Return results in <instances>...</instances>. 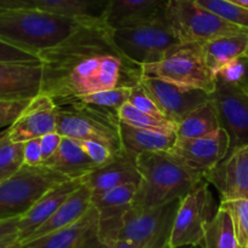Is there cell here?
<instances>
[{"label":"cell","mask_w":248,"mask_h":248,"mask_svg":"<svg viewBox=\"0 0 248 248\" xmlns=\"http://www.w3.org/2000/svg\"><path fill=\"white\" fill-rule=\"evenodd\" d=\"M40 60V93L56 103L115 87H133L143 78L142 67L119 50L104 22L85 27L61 46L41 53Z\"/></svg>","instance_id":"cell-1"},{"label":"cell","mask_w":248,"mask_h":248,"mask_svg":"<svg viewBox=\"0 0 248 248\" xmlns=\"http://www.w3.org/2000/svg\"><path fill=\"white\" fill-rule=\"evenodd\" d=\"M93 23L99 22L39 9L6 11L0 14V40L40 57L43 52L58 47Z\"/></svg>","instance_id":"cell-2"},{"label":"cell","mask_w":248,"mask_h":248,"mask_svg":"<svg viewBox=\"0 0 248 248\" xmlns=\"http://www.w3.org/2000/svg\"><path fill=\"white\" fill-rule=\"evenodd\" d=\"M140 183L132 206L154 210L182 200L203 178L169 152L145 153L137 156Z\"/></svg>","instance_id":"cell-3"},{"label":"cell","mask_w":248,"mask_h":248,"mask_svg":"<svg viewBox=\"0 0 248 248\" xmlns=\"http://www.w3.org/2000/svg\"><path fill=\"white\" fill-rule=\"evenodd\" d=\"M57 104V132L75 140H92L114 154L123 150L118 114L78 101Z\"/></svg>","instance_id":"cell-4"},{"label":"cell","mask_w":248,"mask_h":248,"mask_svg":"<svg viewBox=\"0 0 248 248\" xmlns=\"http://www.w3.org/2000/svg\"><path fill=\"white\" fill-rule=\"evenodd\" d=\"M111 35L119 50L140 67L160 62L183 45L165 12L149 21L111 29Z\"/></svg>","instance_id":"cell-5"},{"label":"cell","mask_w":248,"mask_h":248,"mask_svg":"<svg viewBox=\"0 0 248 248\" xmlns=\"http://www.w3.org/2000/svg\"><path fill=\"white\" fill-rule=\"evenodd\" d=\"M143 75L162 80L188 90H201L211 94L217 77L206 64L201 45L183 44L154 64L142 67Z\"/></svg>","instance_id":"cell-6"},{"label":"cell","mask_w":248,"mask_h":248,"mask_svg":"<svg viewBox=\"0 0 248 248\" xmlns=\"http://www.w3.org/2000/svg\"><path fill=\"white\" fill-rule=\"evenodd\" d=\"M165 16L182 44L203 45L217 36L248 33L202 7L196 0H169Z\"/></svg>","instance_id":"cell-7"},{"label":"cell","mask_w":248,"mask_h":248,"mask_svg":"<svg viewBox=\"0 0 248 248\" xmlns=\"http://www.w3.org/2000/svg\"><path fill=\"white\" fill-rule=\"evenodd\" d=\"M68 181L62 174L44 166L22 169L0 183V220L19 218L57 184Z\"/></svg>","instance_id":"cell-8"},{"label":"cell","mask_w":248,"mask_h":248,"mask_svg":"<svg viewBox=\"0 0 248 248\" xmlns=\"http://www.w3.org/2000/svg\"><path fill=\"white\" fill-rule=\"evenodd\" d=\"M219 210L210 183L205 179L196 184L181 200L174 217L171 248L202 245L206 225Z\"/></svg>","instance_id":"cell-9"},{"label":"cell","mask_w":248,"mask_h":248,"mask_svg":"<svg viewBox=\"0 0 248 248\" xmlns=\"http://www.w3.org/2000/svg\"><path fill=\"white\" fill-rule=\"evenodd\" d=\"M220 128L229 136V153L248 145V86L236 78L220 74L210 94Z\"/></svg>","instance_id":"cell-10"},{"label":"cell","mask_w":248,"mask_h":248,"mask_svg":"<svg viewBox=\"0 0 248 248\" xmlns=\"http://www.w3.org/2000/svg\"><path fill=\"white\" fill-rule=\"evenodd\" d=\"M181 200L154 208L138 210L132 206L125 218L120 239L132 242L135 248H171L174 217Z\"/></svg>","instance_id":"cell-11"},{"label":"cell","mask_w":248,"mask_h":248,"mask_svg":"<svg viewBox=\"0 0 248 248\" xmlns=\"http://www.w3.org/2000/svg\"><path fill=\"white\" fill-rule=\"evenodd\" d=\"M229 147V136L223 128H219L203 137L177 140L169 153L205 178L206 173L225 159Z\"/></svg>","instance_id":"cell-12"},{"label":"cell","mask_w":248,"mask_h":248,"mask_svg":"<svg viewBox=\"0 0 248 248\" xmlns=\"http://www.w3.org/2000/svg\"><path fill=\"white\" fill-rule=\"evenodd\" d=\"M53 132H57V104L47 94L39 93L4 133L10 142L26 143Z\"/></svg>","instance_id":"cell-13"},{"label":"cell","mask_w":248,"mask_h":248,"mask_svg":"<svg viewBox=\"0 0 248 248\" xmlns=\"http://www.w3.org/2000/svg\"><path fill=\"white\" fill-rule=\"evenodd\" d=\"M143 86L152 94L165 118L178 125L186 116L202 104L210 102L211 96L201 90H188L162 80L143 75Z\"/></svg>","instance_id":"cell-14"},{"label":"cell","mask_w":248,"mask_h":248,"mask_svg":"<svg viewBox=\"0 0 248 248\" xmlns=\"http://www.w3.org/2000/svg\"><path fill=\"white\" fill-rule=\"evenodd\" d=\"M205 181L217 189L220 201L248 199V145L228 154Z\"/></svg>","instance_id":"cell-15"},{"label":"cell","mask_w":248,"mask_h":248,"mask_svg":"<svg viewBox=\"0 0 248 248\" xmlns=\"http://www.w3.org/2000/svg\"><path fill=\"white\" fill-rule=\"evenodd\" d=\"M41 82L43 63H0V101L33 99Z\"/></svg>","instance_id":"cell-16"},{"label":"cell","mask_w":248,"mask_h":248,"mask_svg":"<svg viewBox=\"0 0 248 248\" xmlns=\"http://www.w3.org/2000/svg\"><path fill=\"white\" fill-rule=\"evenodd\" d=\"M140 179L137 159L123 149L108 164L97 167L85 176L84 184L94 196L125 184L140 186Z\"/></svg>","instance_id":"cell-17"},{"label":"cell","mask_w":248,"mask_h":248,"mask_svg":"<svg viewBox=\"0 0 248 248\" xmlns=\"http://www.w3.org/2000/svg\"><path fill=\"white\" fill-rule=\"evenodd\" d=\"M84 184V178L68 179L57 184L50 190L46 191L33 207L24 216H22L18 223V240L23 244L56 211L61 205L74 193L77 189Z\"/></svg>","instance_id":"cell-18"},{"label":"cell","mask_w":248,"mask_h":248,"mask_svg":"<svg viewBox=\"0 0 248 248\" xmlns=\"http://www.w3.org/2000/svg\"><path fill=\"white\" fill-rule=\"evenodd\" d=\"M201 48L207 67L218 77L235 67L245 57L248 48V33L217 36L201 45Z\"/></svg>","instance_id":"cell-19"},{"label":"cell","mask_w":248,"mask_h":248,"mask_svg":"<svg viewBox=\"0 0 248 248\" xmlns=\"http://www.w3.org/2000/svg\"><path fill=\"white\" fill-rule=\"evenodd\" d=\"M169 0H108L104 22L111 29L149 21L165 12Z\"/></svg>","instance_id":"cell-20"},{"label":"cell","mask_w":248,"mask_h":248,"mask_svg":"<svg viewBox=\"0 0 248 248\" xmlns=\"http://www.w3.org/2000/svg\"><path fill=\"white\" fill-rule=\"evenodd\" d=\"M92 207V193L85 184H82L79 189L74 191L62 205L58 207V210L31 235L29 239H27L24 244L33 241V240L43 237L50 232H57L63 229L68 225L74 224L79 219H81L85 215Z\"/></svg>","instance_id":"cell-21"},{"label":"cell","mask_w":248,"mask_h":248,"mask_svg":"<svg viewBox=\"0 0 248 248\" xmlns=\"http://www.w3.org/2000/svg\"><path fill=\"white\" fill-rule=\"evenodd\" d=\"M98 232V212L92 206L89 212L75 222L57 232L24 244L26 248H75Z\"/></svg>","instance_id":"cell-22"},{"label":"cell","mask_w":248,"mask_h":248,"mask_svg":"<svg viewBox=\"0 0 248 248\" xmlns=\"http://www.w3.org/2000/svg\"><path fill=\"white\" fill-rule=\"evenodd\" d=\"M120 137L123 149L136 159L145 153L170 152L177 142L176 132L133 127L123 123H120Z\"/></svg>","instance_id":"cell-23"},{"label":"cell","mask_w":248,"mask_h":248,"mask_svg":"<svg viewBox=\"0 0 248 248\" xmlns=\"http://www.w3.org/2000/svg\"><path fill=\"white\" fill-rule=\"evenodd\" d=\"M41 166L52 170L68 179L84 178L97 169L80 147V143L68 137H63L57 152L45 160Z\"/></svg>","instance_id":"cell-24"},{"label":"cell","mask_w":248,"mask_h":248,"mask_svg":"<svg viewBox=\"0 0 248 248\" xmlns=\"http://www.w3.org/2000/svg\"><path fill=\"white\" fill-rule=\"evenodd\" d=\"M36 9L85 21L104 22L108 0H34Z\"/></svg>","instance_id":"cell-25"},{"label":"cell","mask_w":248,"mask_h":248,"mask_svg":"<svg viewBox=\"0 0 248 248\" xmlns=\"http://www.w3.org/2000/svg\"><path fill=\"white\" fill-rule=\"evenodd\" d=\"M217 113L212 102L202 104L191 111L177 126V140H194L219 130Z\"/></svg>","instance_id":"cell-26"},{"label":"cell","mask_w":248,"mask_h":248,"mask_svg":"<svg viewBox=\"0 0 248 248\" xmlns=\"http://www.w3.org/2000/svg\"><path fill=\"white\" fill-rule=\"evenodd\" d=\"M202 248H240L234 222L224 208L219 207L217 215L206 225Z\"/></svg>","instance_id":"cell-27"},{"label":"cell","mask_w":248,"mask_h":248,"mask_svg":"<svg viewBox=\"0 0 248 248\" xmlns=\"http://www.w3.org/2000/svg\"><path fill=\"white\" fill-rule=\"evenodd\" d=\"M118 119L120 123L126 124L128 126L148 128V130L177 132V126H178L176 123L167 120V119H157L152 115H148L131 106L128 102L118 110Z\"/></svg>","instance_id":"cell-28"},{"label":"cell","mask_w":248,"mask_h":248,"mask_svg":"<svg viewBox=\"0 0 248 248\" xmlns=\"http://www.w3.org/2000/svg\"><path fill=\"white\" fill-rule=\"evenodd\" d=\"M23 166V143H12L0 136V183L11 178Z\"/></svg>","instance_id":"cell-29"},{"label":"cell","mask_w":248,"mask_h":248,"mask_svg":"<svg viewBox=\"0 0 248 248\" xmlns=\"http://www.w3.org/2000/svg\"><path fill=\"white\" fill-rule=\"evenodd\" d=\"M131 89L132 87H115V89L104 90V91L87 94V96L81 97V98L75 99V101L80 102V103L89 104V106L107 109V110L114 111V113L118 114L119 109L128 102Z\"/></svg>","instance_id":"cell-30"},{"label":"cell","mask_w":248,"mask_h":248,"mask_svg":"<svg viewBox=\"0 0 248 248\" xmlns=\"http://www.w3.org/2000/svg\"><path fill=\"white\" fill-rule=\"evenodd\" d=\"M137 190L138 186L136 184L116 186L106 193L92 196V206L97 211L104 210V208L128 207V206H132Z\"/></svg>","instance_id":"cell-31"},{"label":"cell","mask_w":248,"mask_h":248,"mask_svg":"<svg viewBox=\"0 0 248 248\" xmlns=\"http://www.w3.org/2000/svg\"><path fill=\"white\" fill-rule=\"evenodd\" d=\"M196 1L229 23L248 31V9L232 4L228 0H196Z\"/></svg>","instance_id":"cell-32"},{"label":"cell","mask_w":248,"mask_h":248,"mask_svg":"<svg viewBox=\"0 0 248 248\" xmlns=\"http://www.w3.org/2000/svg\"><path fill=\"white\" fill-rule=\"evenodd\" d=\"M219 207L230 213L240 248L248 246V199L220 201Z\"/></svg>","instance_id":"cell-33"},{"label":"cell","mask_w":248,"mask_h":248,"mask_svg":"<svg viewBox=\"0 0 248 248\" xmlns=\"http://www.w3.org/2000/svg\"><path fill=\"white\" fill-rule=\"evenodd\" d=\"M128 103L137 108L138 110L143 111V113L152 115L157 119H166L164 113L160 110L159 106L156 104L155 99L153 98L152 94L147 91L142 82L137 84L131 89L130 98H128ZM169 120V119H167Z\"/></svg>","instance_id":"cell-34"},{"label":"cell","mask_w":248,"mask_h":248,"mask_svg":"<svg viewBox=\"0 0 248 248\" xmlns=\"http://www.w3.org/2000/svg\"><path fill=\"white\" fill-rule=\"evenodd\" d=\"M0 63H43L40 57L0 40Z\"/></svg>","instance_id":"cell-35"},{"label":"cell","mask_w":248,"mask_h":248,"mask_svg":"<svg viewBox=\"0 0 248 248\" xmlns=\"http://www.w3.org/2000/svg\"><path fill=\"white\" fill-rule=\"evenodd\" d=\"M78 142L80 143V147L86 153L90 160L96 165V167L108 164L115 156V154L108 147L98 142H92V140H78Z\"/></svg>","instance_id":"cell-36"},{"label":"cell","mask_w":248,"mask_h":248,"mask_svg":"<svg viewBox=\"0 0 248 248\" xmlns=\"http://www.w3.org/2000/svg\"><path fill=\"white\" fill-rule=\"evenodd\" d=\"M31 99L23 101H0V128L11 126L18 119Z\"/></svg>","instance_id":"cell-37"},{"label":"cell","mask_w":248,"mask_h":248,"mask_svg":"<svg viewBox=\"0 0 248 248\" xmlns=\"http://www.w3.org/2000/svg\"><path fill=\"white\" fill-rule=\"evenodd\" d=\"M40 138L23 143V165L29 167H39L43 165Z\"/></svg>","instance_id":"cell-38"},{"label":"cell","mask_w":248,"mask_h":248,"mask_svg":"<svg viewBox=\"0 0 248 248\" xmlns=\"http://www.w3.org/2000/svg\"><path fill=\"white\" fill-rule=\"evenodd\" d=\"M19 218L0 220V247L18 242V223Z\"/></svg>","instance_id":"cell-39"},{"label":"cell","mask_w":248,"mask_h":248,"mask_svg":"<svg viewBox=\"0 0 248 248\" xmlns=\"http://www.w3.org/2000/svg\"><path fill=\"white\" fill-rule=\"evenodd\" d=\"M62 140H63V137L58 132L48 133V135L44 136V137L40 138L41 153H43L44 161H45V160H47L48 157L52 156V155L57 152V149L60 148Z\"/></svg>","instance_id":"cell-40"},{"label":"cell","mask_w":248,"mask_h":248,"mask_svg":"<svg viewBox=\"0 0 248 248\" xmlns=\"http://www.w3.org/2000/svg\"><path fill=\"white\" fill-rule=\"evenodd\" d=\"M36 9L34 0H0V14L15 10Z\"/></svg>","instance_id":"cell-41"},{"label":"cell","mask_w":248,"mask_h":248,"mask_svg":"<svg viewBox=\"0 0 248 248\" xmlns=\"http://www.w3.org/2000/svg\"><path fill=\"white\" fill-rule=\"evenodd\" d=\"M237 79L248 86V60L242 58L237 65Z\"/></svg>","instance_id":"cell-42"},{"label":"cell","mask_w":248,"mask_h":248,"mask_svg":"<svg viewBox=\"0 0 248 248\" xmlns=\"http://www.w3.org/2000/svg\"><path fill=\"white\" fill-rule=\"evenodd\" d=\"M102 242L101 240L98 239V235H92L90 236L89 239H86L85 241H82L79 246H77L75 248H101L102 247Z\"/></svg>","instance_id":"cell-43"},{"label":"cell","mask_w":248,"mask_h":248,"mask_svg":"<svg viewBox=\"0 0 248 248\" xmlns=\"http://www.w3.org/2000/svg\"><path fill=\"white\" fill-rule=\"evenodd\" d=\"M113 248H135L132 242L125 239H119L115 244L113 245Z\"/></svg>","instance_id":"cell-44"},{"label":"cell","mask_w":248,"mask_h":248,"mask_svg":"<svg viewBox=\"0 0 248 248\" xmlns=\"http://www.w3.org/2000/svg\"><path fill=\"white\" fill-rule=\"evenodd\" d=\"M228 1L240 7H244V9H248V0H228Z\"/></svg>","instance_id":"cell-45"},{"label":"cell","mask_w":248,"mask_h":248,"mask_svg":"<svg viewBox=\"0 0 248 248\" xmlns=\"http://www.w3.org/2000/svg\"><path fill=\"white\" fill-rule=\"evenodd\" d=\"M0 248H26V247H24L23 244H21V242L18 241V242H15V244L12 245H7V246H2Z\"/></svg>","instance_id":"cell-46"},{"label":"cell","mask_w":248,"mask_h":248,"mask_svg":"<svg viewBox=\"0 0 248 248\" xmlns=\"http://www.w3.org/2000/svg\"><path fill=\"white\" fill-rule=\"evenodd\" d=\"M101 248H113V246L111 245H102Z\"/></svg>","instance_id":"cell-47"},{"label":"cell","mask_w":248,"mask_h":248,"mask_svg":"<svg viewBox=\"0 0 248 248\" xmlns=\"http://www.w3.org/2000/svg\"><path fill=\"white\" fill-rule=\"evenodd\" d=\"M244 58H246V60H248V48H247V51H246V55H245V57Z\"/></svg>","instance_id":"cell-48"},{"label":"cell","mask_w":248,"mask_h":248,"mask_svg":"<svg viewBox=\"0 0 248 248\" xmlns=\"http://www.w3.org/2000/svg\"><path fill=\"white\" fill-rule=\"evenodd\" d=\"M184 248H202L201 246H195V247H184Z\"/></svg>","instance_id":"cell-49"},{"label":"cell","mask_w":248,"mask_h":248,"mask_svg":"<svg viewBox=\"0 0 248 248\" xmlns=\"http://www.w3.org/2000/svg\"><path fill=\"white\" fill-rule=\"evenodd\" d=\"M245 248H248V246H247V247H245Z\"/></svg>","instance_id":"cell-50"},{"label":"cell","mask_w":248,"mask_h":248,"mask_svg":"<svg viewBox=\"0 0 248 248\" xmlns=\"http://www.w3.org/2000/svg\"><path fill=\"white\" fill-rule=\"evenodd\" d=\"M24 247H26V246H24Z\"/></svg>","instance_id":"cell-51"}]
</instances>
